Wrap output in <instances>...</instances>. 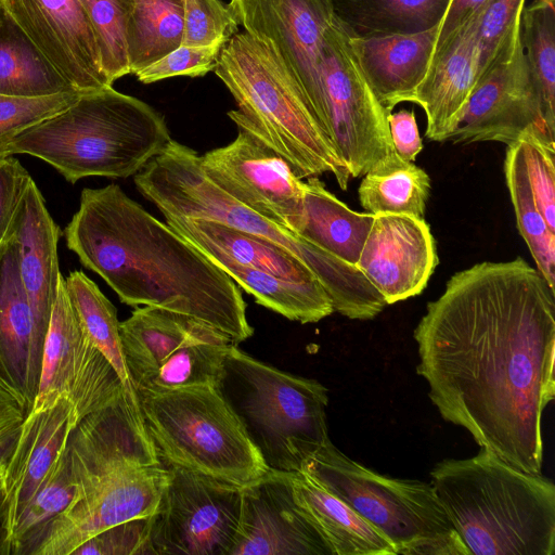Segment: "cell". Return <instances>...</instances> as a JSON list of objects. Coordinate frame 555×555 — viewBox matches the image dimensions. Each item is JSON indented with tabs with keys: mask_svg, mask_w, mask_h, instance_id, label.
<instances>
[{
	"mask_svg": "<svg viewBox=\"0 0 555 555\" xmlns=\"http://www.w3.org/2000/svg\"><path fill=\"white\" fill-rule=\"evenodd\" d=\"M441 417L525 472L541 474L542 413L555 396V288L518 257L456 272L414 330Z\"/></svg>",
	"mask_w": 555,
	"mask_h": 555,
	"instance_id": "1",
	"label": "cell"
},
{
	"mask_svg": "<svg viewBox=\"0 0 555 555\" xmlns=\"http://www.w3.org/2000/svg\"><path fill=\"white\" fill-rule=\"evenodd\" d=\"M64 236L121 302L198 319L237 345L254 334L236 283L119 185L83 189Z\"/></svg>",
	"mask_w": 555,
	"mask_h": 555,
	"instance_id": "2",
	"label": "cell"
},
{
	"mask_svg": "<svg viewBox=\"0 0 555 555\" xmlns=\"http://www.w3.org/2000/svg\"><path fill=\"white\" fill-rule=\"evenodd\" d=\"M430 483L453 528L475 555H554L555 485L488 449L447 459Z\"/></svg>",
	"mask_w": 555,
	"mask_h": 555,
	"instance_id": "3",
	"label": "cell"
},
{
	"mask_svg": "<svg viewBox=\"0 0 555 555\" xmlns=\"http://www.w3.org/2000/svg\"><path fill=\"white\" fill-rule=\"evenodd\" d=\"M138 191L164 217L215 221L272 241L300 258L328 294L334 311L352 320L370 317L382 296L357 268L291 230L247 208L204 173L193 149L170 140L133 176Z\"/></svg>",
	"mask_w": 555,
	"mask_h": 555,
	"instance_id": "4",
	"label": "cell"
},
{
	"mask_svg": "<svg viewBox=\"0 0 555 555\" xmlns=\"http://www.w3.org/2000/svg\"><path fill=\"white\" fill-rule=\"evenodd\" d=\"M170 140L163 115L111 86L81 93L65 111L16 135L5 156L38 157L75 183L87 177L134 176Z\"/></svg>",
	"mask_w": 555,
	"mask_h": 555,
	"instance_id": "5",
	"label": "cell"
},
{
	"mask_svg": "<svg viewBox=\"0 0 555 555\" xmlns=\"http://www.w3.org/2000/svg\"><path fill=\"white\" fill-rule=\"evenodd\" d=\"M216 75L238 109L229 117L276 152L300 180L331 173L347 190L350 172L272 44L246 30L222 47Z\"/></svg>",
	"mask_w": 555,
	"mask_h": 555,
	"instance_id": "6",
	"label": "cell"
},
{
	"mask_svg": "<svg viewBox=\"0 0 555 555\" xmlns=\"http://www.w3.org/2000/svg\"><path fill=\"white\" fill-rule=\"evenodd\" d=\"M217 388L268 469L299 472L330 440L328 391L315 379L279 370L234 344Z\"/></svg>",
	"mask_w": 555,
	"mask_h": 555,
	"instance_id": "7",
	"label": "cell"
},
{
	"mask_svg": "<svg viewBox=\"0 0 555 555\" xmlns=\"http://www.w3.org/2000/svg\"><path fill=\"white\" fill-rule=\"evenodd\" d=\"M160 459L245 487L269 469L217 386L138 396Z\"/></svg>",
	"mask_w": 555,
	"mask_h": 555,
	"instance_id": "8",
	"label": "cell"
},
{
	"mask_svg": "<svg viewBox=\"0 0 555 555\" xmlns=\"http://www.w3.org/2000/svg\"><path fill=\"white\" fill-rule=\"evenodd\" d=\"M120 338L137 396L217 386L236 344L198 319L147 306L120 322Z\"/></svg>",
	"mask_w": 555,
	"mask_h": 555,
	"instance_id": "9",
	"label": "cell"
},
{
	"mask_svg": "<svg viewBox=\"0 0 555 555\" xmlns=\"http://www.w3.org/2000/svg\"><path fill=\"white\" fill-rule=\"evenodd\" d=\"M301 472L384 533L397 555L454 529L430 482L380 475L348 457L331 440L306 461Z\"/></svg>",
	"mask_w": 555,
	"mask_h": 555,
	"instance_id": "10",
	"label": "cell"
},
{
	"mask_svg": "<svg viewBox=\"0 0 555 555\" xmlns=\"http://www.w3.org/2000/svg\"><path fill=\"white\" fill-rule=\"evenodd\" d=\"M319 122L352 178L365 175L395 151L388 115L366 82L349 37L335 23L325 35Z\"/></svg>",
	"mask_w": 555,
	"mask_h": 555,
	"instance_id": "11",
	"label": "cell"
},
{
	"mask_svg": "<svg viewBox=\"0 0 555 555\" xmlns=\"http://www.w3.org/2000/svg\"><path fill=\"white\" fill-rule=\"evenodd\" d=\"M76 499L49 527L35 555H72L115 525L155 514L169 482L168 466L74 465Z\"/></svg>",
	"mask_w": 555,
	"mask_h": 555,
	"instance_id": "12",
	"label": "cell"
},
{
	"mask_svg": "<svg viewBox=\"0 0 555 555\" xmlns=\"http://www.w3.org/2000/svg\"><path fill=\"white\" fill-rule=\"evenodd\" d=\"M170 478L152 515L151 555H230L242 488L168 465Z\"/></svg>",
	"mask_w": 555,
	"mask_h": 555,
	"instance_id": "13",
	"label": "cell"
},
{
	"mask_svg": "<svg viewBox=\"0 0 555 555\" xmlns=\"http://www.w3.org/2000/svg\"><path fill=\"white\" fill-rule=\"evenodd\" d=\"M124 393L126 390L115 369L85 331L62 275L46 334L31 411L51 406L65 396L80 421Z\"/></svg>",
	"mask_w": 555,
	"mask_h": 555,
	"instance_id": "14",
	"label": "cell"
},
{
	"mask_svg": "<svg viewBox=\"0 0 555 555\" xmlns=\"http://www.w3.org/2000/svg\"><path fill=\"white\" fill-rule=\"evenodd\" d=\"M237 128L231 143L201 156L204 173L247 208L299 234L305 221L304 181L257 135Z\"/></svg>",
	"mask_w": 555,
	"mask_h": 555,
	"instance_id": "15",
	"label": "cell"
},
{
	"mask_svg": "<svg viewBox=\"0 0 555 555\" xmlns=\"http://www.w3.org/2000/svg\"><path fill=\"white\" fill-rule=\"evenodd\" d=\"M534 128L555 140L544 122L539 93L518 37L478 78L462 118L448 141L511 145Z\"/></svg>",
	"mask_w": 555,
	"mask_h": 555,
	"instance_id": "16",
	"label": "cell"
},
{
	"mask_svg": "<svg viewBox=\"0 0 555 555\" xmlns=\"http://www.w3.org/2000/svg\"><path fill=\"white\" fill-rule=\"evenodd\" d=\"M229 4L244 30L272 44L319 121L322 51L325 35L335 23L331 1L231 0Z\"/></svg>",
	"mask_w": 555,
	"mask_h": 555,
	"instance_id": "17",
	"label": "cell"
},
{
	"mask_svg": "<svg viewBox=\"0 0 555 555\" xmlns=\"http://www.w3.org/2000/svg\"><path fill=\"white\" fill-rule=\"evenodd\" d=\"M1 4L74 90L83 93L112 86L81 0H1Z\"/></svg>",
	"mask_w": 555,
	"mask_h": 555,
	"instance_id": "18",
	"label": "cell"
},
{
	"mask_svg": "<svg viewBox=\"0 0 555 555\" xmlns=\"http://www.w3.org/2000/svg\"><path fill=\"white\" fill-rule=\"evenodd\" d=\"M230 555H332L296 503L291 473L269 469L242 488L240 526Z\"/></svg>",
	"mask_w": 555,
	"mask_h": 555,
	"instance_id": "19",
	"label": "cell"
},
{
	"mask_svg": "<svg viewBox=\"0 0 555 555\" xmlns=\"http://www.w3.org/2000/svg\"><path fill=\"white\" fill-rule=\"evenodd\" d=\"M437 264L428 223L406 214L375 215L356 263L387 305L421 294Z\"/></svg>",
	"mask_w": 555,
	"mask_h": 555,
	"instance_id": "20",
	"label": "cell"
},
{
	"mask_svg": "<svg viewBox=\"0 0 555 555\" xmlns=\"http://www.w3.org/2000/svg\"><path fill=\"white\" fill-rule=\"evenodd\" d=\"M44 339L22 284L13 233L0 244V385L21 399L28 413L38 391Z\"/></svg>",
	"mask_w": 555,
	"mask_h": 555,
	"instance_id": "21",
	"label": "cell"
},
{
	"mask_svg": "<svg viewBox=\"0 0 555 555\" xmlns=\"http://www.w3.org/2000/svg\"><path fill=\"white\" fill-rule=\"evenodd\" d=\"M481 10L436 47L428 72L415 93L413 103L426 114L425 134L430 141H448L479 78Z\"/></svg>",
	"mask_w": 555,
	"mask_h": 555,
	"instance_id": "22",
	"label": "cell"
},
{
	"mask_svg": "<svg viewBox=\"0 0 555 555\" xmlns=\"http://www.w3.org/2000/svg\"><path fill=\"white\" fill-rule=\"evenodd\" d=\"M78 422L75 408L65 396L51 406L29 412L22 422L2 475L12 530L18 515L65 453L70 431Z\"/></svg>",
	"mask_w": 555,
	"mask_h": 555,
	"instance_id": "23",
	"label": "cell"
},
{
	"mask_svg": "<svg viewBox=\"0 0 555 555\" xmlns=\"http://www.w3.org/2000/svg\"><path fill=\"white\" fill-rule=\"evenodd\" d=\"M439 25L412 34L350 38L359 67L384 108L413 102L434 55Z\"/></svg>",
	"mask_w": 555,
	"mask_h": 555,
	"instance_id": "24",
	"label": "cell"
},
{
	"mask_svg": "<svg viewBox=\"0 0 555 555\" xmlns=\"http://www.w3.org/2000/svg\"><path fill=\"white\" fill-rule=\"evenodd\" d=\"M60 228L49 214L43 195L33 180L14 222L20 275L38 332L46 338L60 279Z\"/></svg>",
	"mask_w": 555,
	"mask_h": 555,
	"instance_id": "25",
	"label": "cell"
},
{
	"mask_svg": "<svg viewBox=\"0 0 555 555\" xmlns=\"http://www.w3.org/2000/svg\"><path fill=\"white\" fill-rule=\"evenodd\" d=\"M164 218L173 231L216 264L244 266L289 281L318 280L300 258L272 241L215 221L171 216Z\"/></svg>",
	"mask_w": 555,
	"mask_h": 555,
	"instance_id": "26",
	"label": "cell"
},
{
	"mask_svg": "<svg viewBox=\"0 0 555 555\" xmlns=\"http://www.w3.org/2000/svg\"><path fill=\"white\" fill-rule=\"evenodd\" d=\"M296 503L332 555H397L393 543L306 473H291Z\"/></svg>",
	"mask_w": 555,
	"mask_h": 555,
	"instance_id": "27",
	"label": "cell"
},
{
	"mask_svg": "<svg viewBox=\"0 0 555 555\" xmlns=\"http://www.w3.org/2000/svg\"><path fill=\"white\" fill-rule=\"evenodd\" d=\"M304 206L305 221L298 235L356 264L375 215L351 210L318 177L304 182Z\"/></svg>",
	"mask_w": 555,
	"mask_h": 555,
	"instance_id": "28",
	"label": "cell"
},
{
	"mask_svg": "<svg viewBox=\"0 0 555 555\" xmlns=\"http://www.w3.org/2000/svg\"><path fill=\"white\" fill-rule=\"evenodd\" d=\"M350 38L412 34L440 25L450 0H330Z\"/></svg>",
	"mask_w": 555,
	"mask_h": 555,
	"instance_id": "29",
	"label": "cell"
},
{
	"mask_svg": "<svg viewBox=\"0 0 555 555\" xmlns=\"http://www.w3.org/2000/svg\"><path fill=\"white\" fill-rule=\"evenodd\" d=\"M219 266L255 301L291 321L317 323L334 312L332 300L317 281L297 282L274 276L248 267Z\"/></svg>",
	"mask_w": 555,
	"mask_h": 555,
	"instance_id": "30",
	"label": "cell"
},
{
	"mask_svg": "<svg viewBox=\"0 0 555 555\" xmlns=\"http://www.w3.org/2000/svg\"><path fill=\"white\" fill-rule=\"evenodd\" d=\"M76 91L4 13L0 21V94L46 96Z\"/></svg>",
	"mask_w": 555,
	"mask_h": 555,
	"instance_id": "31",
	"label": "cell"
},
{
	"mask_svg": "<svg viewBox=\"0 0 555 555\" xmlns=\"http://www.w3.org/2000/svg\"><path fill=\"white\" fill-rule=\"evenodd\" d=\"M430 189L427 172L393 152L363 175L358 194L363 209L373 215L406 214L424 218Z\"/></svg>",
	"mask_w": 555,
	"mask_h": 555,
	"instance_id": "32",
	"label": "cell"
},
{
	"mask_svg": "<svg viewBox=\"0 0 555 555\" xmlns=\"http://www.w3.org/2000/svg\"><path fill=\"white\" fill-rule=\"evenodd\" d=\"M127 25L130 73L155 63L183 40V0H132Z\"/></svg>",
	"mask_w": 555,
	"mask_h": 555,
	"instance_id": "33",
	"label": "cell"
},
{
	"mask_svg": "<svg viewBox=\"0 0 555 555\" xmlns=\"http://www.w3.org/2000/svg\"><path fill=\"white\" fill-rule=\"evenodd\" d=\"M65 288L88 336L115 369L129 399L140 405L125 362L115 306L82 271L70 272Z\"/></svg>",
	"mask_w": 555,
	"mask_h": 555,
	"instance_id": "34",
	"label": "cell"
},
{
	"mask_svg": "<svg viewBox=\"0 0 555 555\" xmlns=\"http://www.w3.org/2000/svg\"><path fill=\"white\" fill-rule=\"evenodd\" d=\"M504 172L519 233L538 271L555 288V233L550 230L537 206L519 141L507 145Z\"/></svg>",
	"mask_w": 555,
	"mask_h": 555,
	"instance_id": "35",
	"label": "cell"
},
{
	"mask_svg": "<svg viewBox=\"0 0 555 555\" xmlns=\"http://www.w3.org/2000/svg\"><path fill=\"white\" fill-rule=\"evenodd\" d=\"M519 38L544 122L555 133V0H533L524 7Z\"/></svg>",
	"mask_w": 555,
	"mask_h": 555,
	"instance_id": "36",
	"label": "cell"
},
{
	"mask_svg": "<svg viewBox=\"0 0 555 555\" xmlns=\"http://www.w3.org/2000/svg\"><path fill=\"white\" fill-rule=\"evenodd\" d=\"M67 448L50 476L16 518L11 537V555H35L51 524L76 499Z\"/></svg>",
	"mask_w": 555,
	"mask_h": 555,
	"instance_id": "37",
	"label": "cell"
},
{
	"mask_svg": "<svg viewBox=\"0 0 555 555\" xmlns=\"http://www.w3.org/2000/svg\"><path fill=\"white\" fill-rule=\"evenodd\" d=\"M98 44L102 68L113 85L130 74L127 25L132 0H81Z\"/></svg>",
	"mask_w": 555,
	"mask_h": 555,
	"instance_id": "38",
	"label": "cell"
},
{
	"mask_svg": "<svg viewBox=\"0 0 555 555\" xmlns=\"http://www.w3.org/2000/svg\"><path fill=\"white\" fill-rule=\"evenodd\" d=\"M528 179L537 206L555 233V140L538 129H527L519 138Z\"/></svg>",
	"mask_w": 555,
	"mask_h": 555,
	"instance_id": "39",
	"label": "cell"
},
{
	"mask_svg": "<svg viewBox=\"0 0 555 555\" xmlns=\"http://www.w3.org/2000/svg\"><path fill=\"white\" fill-rule=\"evenodd\" d=\"M80 94L78 91L35 98L0 94V157L5 156V149L12 139L65 111Z\"/></svg>",
	"mask_w": 555,
	"mask_h": 555,
	"instance_id": "40",
	"label": "cell"
},
{
	"mask_svg": "<svg viewBox=\"0 0 555 555\" xmlns=\"http://www.w3.org/2000/svg\"><path fill=\"white\" fill-rule=\"evenodd\" d=\"M526 0H487L478 27L479 77L495 57L519 35L520 15Z\"/></svg>",
	"mask_w": 555,
	"mask_h": 555,
	"instance_id": "41",
	"label": "cell"
},
{
	"mask_svg": "<svg viewBox=\"0 0 555 555\" xmlns=\"http://www.w3.org/2000/svg\"><path fill=\"white\" fill-rule=\"evenodd\" d=\"M183 21L181 46L202 47L227 42L238 31L231 5L221 0H183Z\"/></svg>",
	"mask_w": 555,
	"mask_h": 555,
	"instance_id": "42",
	"label": "cell"
},
{
	"mask_svg": "<svg viewBox=\"0 0 555 555\" xmlns=\"http://www.w3.org/2000/svg\"><path fill=\"white\" fill-rule=\"evenodd\" d=\"M225 42L209 46H180L135 74L142 83H152L175 76L199 77L215 70Z\"/></svg>",
	"mask_w": 555,
	"mask_h": 555,
	"instance_id": "43",
	"label": "cell"
},
{
	"mask_svg": "<svg viewBox=\"0 0 555 555\" xmlns=\"http://www.w3.org/2000/svg\"><path fill=\"white\" fill-rule=\"evenodd\" d=\"M152 516L109 527L80 544L72 555H151Z\"/></svg>",
	"mask_w": 555,
	"mask_h": 555,
	"instance_id": "44",
	"label": "cell"
},
{
	"mask_svg": "<svg viewBox=\"0 0 555 555\" xmlns=\"http://www.w3.org/2000/svg\"><path fill=\"white\" fill-rule=\"evenodd\" d=\"M31 181L17 158L0 157V244L14 233L15 218Z\"/></svg>",
	"mask_w": 555,
	"mask_h": 555,
	"instance_id": "45",
	"label": "cell"
},
{
	"mask_svg": "<svg viewBox=\"0 0 555 555\" xmlns=\"http://www.w3.org/2000/svg\"><path fill=\"white\" fill-rule=\"evenodd\" d=\"M388 125L395 153L404 160L414 162L423 149L414 112L390 113Z\"/></svg>",
	"mask_w": 555,
	"mask_h": 555,
	"instance_id": "46",
	"label": "cell"
},
{
	"mask_svg": "<svg viewBox=\"0 0 555 555\" xmlns=\"http://www.w3.org/2000/svg\"><path fill=\"white\" fill-rule=\"evenodd\" d=\"M455 529L428 538L411 546L405 555H469Z\"/></svg>",
	"mask_w": 555,
	"mask_h": 555,
	"instance_id": "47",
	"label": "cell"
},
{
	"mask_svg": "<svg viewBox=\"0 0 555 555\" xmlns=\"http://www.w3.org/2000/svg\"><path fill=\"white\" fill-rule=\"evenodd\" d=\"M487 0H450L448 10L439 25L436 47L482 9Z\"/></svg>",
	"mask_w": 555,
	"mask_h": 555,
	"instance_id": "48",
	"label": "cell"
},
{
	"mask_svg": "<svg viewBox=\"0 0 555 555\" xmlns=\"http://www.w3.org/2000/svg\"><path fill=\"white\" fill-rule=\"evenodd\" d=\"M27 415V409L22 400L0 385V417L25 418Z\"/></svg>",
	"mask_w": 555,
	"mask_h": 555,
	"instance_id": "49",
	"label": "cell"
},
{
	"mask_svg": "<svg viewBox=\"0 0 555 555\" xmlns=\"http://www.w3.org/2000/svg\"><path fill=\"white\" fill-rule=\"evenodd\" d=\"M18 428L11 430L0 438V465L4 464L10 456L15 444Z\"/></svg>",
	"mask_w": 555,
	"mask_h": 555,
	"instance_id": "50",
	"label": "cell"
},
{
	"mask_svg": "<svg viewBox=\"0 0 555 555\" xmlns=\"http://www.w3.org/2000/svg\"><path fill=\"white\" fill-rule=\"evenodd\" d=\"M23 421L21 417H0V438L20 427Z\"/></svg>",
	"mask_w": 555,
	"mask_h": 555,
	"instance_id": "51",
	"label": "cell"
},
{
	"mask_svg": "<svg viewBox=\"0 0 555 555\" xmlns=\"http://www.w3.org/2000/svg\"><path fill=\"white\" fill-rule=\"evenodd\" d=\"M7 463V462H5ZM4 464L0 465V481L2 480V475H3V468H4Z\"/></svg>",
	"mask_w": 555,
	"mask_h": 555,
	"instance_id": "52",
	"label": "cell"
},
{
	"mask_svg": "<svg viewBox=\"0 0 555 555\" xmlns=\"http://www.w3.org/2000/svg\"><path fill=\"white\" fill-rule=\"evenodd\" d=\"M2 14H3V10H2V4H1V0H0V21L2 18Z\"/></svg>",
	"mask_w": 555,
	"mask_h": 555,
	"instance_id": "53",
	"label": "cell"
}]
</instances>
